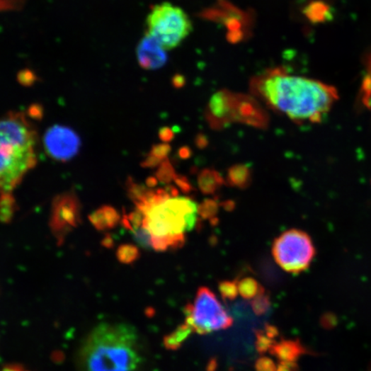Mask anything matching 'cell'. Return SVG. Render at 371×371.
Wrapping results in <instances>:
<instances>
[{"instance_id":"e0dca14e","label":"cell","mask_w":371,"mask_h":371,"mask_svg":"<svg viewBox=\"0 0 371 371\" xmlns=\"http://www.w3.org/2000/svg\"><path fill=\"white\" fill-rule=\"evenodd\" d=\"M219 205L217 200L207 199L198 205L197 213L204 219L213 220L219 212Z\"/></svg>"},{"instance_id":"277c9868","label":"cell","mask_w":371,"mask_h":371,"mask_svg":"<svg viewBox=\"0 0 371 371\" xmlns=\"http://www.w3.org/2000/svg\"><path fill=\"white\" fill-rule=\"evenodd\" d=\"M35 132L20 115L0 119V191L10 193L35 163Z\"/></svg>"},{"instance_id":"f1b7e54d","label":"cell","mask_w":371,"mask_h":371,"mask_svg":"<svg viewBox=\"0 0 371 371\" xmlns=\"http://www.w3.org/2000/svg\"><path fill=\"white\" fill-rule=\"evenodd\" d=\"M276 371H297V363L281 361Z\"/></svg>"},{"instance_id":"f546056e","label":"cell","mask_w":371,"mask_h":371,"mask_svg":"<svg viewBox=\"0 0 371 371\" xmlns=\"http://www.w3.org/2000/svg\"><path fill=\"white\" fill-rule=\"evenodd\" d=\"M163 161L159 159H156V156L150 155L148 156V159L145 160L144 166L145 167H156L159 166L162 164Z\"/></svg>"},{"instance_id":"ac0fdd59","label":"cell","mask_w":371,"mask_h":371,"mask_svg":"<svg viewBox=\"0 0 371 371\" xmlns=\"http://www.w3.org/2000/svg\"><path fill=\"white\" fill-rule=\"evenodd\" d=\"M177 174L174 167L166 159L159 165V171L156 173V179L163 183H169L175 181Z\"/></svg>"},{"instance_id":"52a82bcc","label":"cell","mask_w":371,"mask_h":371,"mask_svg":"<svg viewBox=\"0 0 371 371\" xmlns=\"http://www.w3.org/2000/svg\"><path fill=\"white\" fill-rule=\"evenodd\" d=\"M273 256L285 272L298 274L309 268L316 256L312 238L300 229H292L276 238Z\"/></svg>"},{"instance_id":"d6a6232c","label":"cell","mask_w":371,"mask_h":371,"mask_svg":"<svg viewBox=\"0 0 371 371\" xmlns=\"http://www.w3.org/2000/svg\"><path fill=\"white\" fill-rule=\"evenodd\" d=\"M4 371H22L17 366H8Z\"/></svg>"},{"instance_id":"30bf717a","label":"cell","mask_w":371,"mask_h":371,"mask_svg":"<svg viewBox=\"0 0 371 371\" xmlns=\"http://www.w3.org/2000/svg\"><path fill=\"white\" fill-rule=\"evenodd\" d=\"M168 52L154 38L145 33L136 50L139 66L148 71L163 68L168 62Z\"/></svg>"},{"instance_id":"5bb4252c","label":"cell","mask_w":371,"mask_h":371,"mask_svg":"<svg viewBox=\"0 0 371 371\" xmlns=\"http://www.w3.org/2000/svg\"><path fill=\"white\" fill-rule=\"evenodd\" d=\"M252 181L251 171L245 164L233 165L228 169L227 183L232 187L245 189Z\"/></svg>"},{"instance_id":"6da1fadb","label":"cell","mask_w":371,"mask_h":371,"mask_svg":"<svg viewBox=\"0 0 371 371\" xmlns=\"http://www.w3.org/2000/svg\"><path fill=\"white\" fill-rule=\"evenodd\" d=\"M249 89L270 110L297 124L321 122L338 98L336 88L290 74L282 67L271 68L253 76Z\"/></svg>"},{"instance_id":"603a6c76","label":"cell","mask_w":371,"mask_h":371,"mask_svg":"<svg viewBox=\"0 0 371 371\" xmlns=\"http://www.w3.org/2000/svg\"><path fill=\"white\" fill-rule=\"evenodd\" d=\"M13 200L5 193L0 200V219L9 220L12 216V207H13Z\"/></svg>"},{"instance_id":"484cf974","label":"cell","mask_w":371,"mask_h":371,"mask_svg":"<svg viewBox=\"0 0 371 371\" xmlns=\"http://www.w3.org/2000/svg\"><path fill=\"white\" fill-rule=\"evenodd\" d=\"M256 369L257 371H276L277 367L272 360L263 357L256 362Z\"/></svg>"},{"instance_id":"cb8c5ba5","label":"cell","mask_w":371,"mask_h":371,"mask_svg":"<svg viewBox=\"0 0 371 371\" xmlns=\"http://www.w3.org/2000/svg\"><path fill=\"white\" fill-rule=\"evenodd\" d=\"M256 348L258 352L264 353L272 348L274 343L273 338H270L267 333L262 332L256 333Z\"/></svg>"},{"instance_id":"4fadbf2b","label":"cell","mask_w":371,"mask_h":371,"mask_svg":"<svg viewBox=\"0 0 371 371\" xmlns=\"http://www.w3.org/2000/svg\"><path fill=\"white\" fill-rule=\"evenodd\" d=\"M198 186L205 195H215L225 184V181L219 172L212 169H205L198 176Z\"/></svg>"},{"instance_id":"ffe728a7","label":"cell","mask_w":371,"mask_h":371,"mask_svg":"<svg viewBox=\"0 0 371 371\" xmlns=\"http://www.w3.org/2000/svg\"><path fill=\"white\" fill-rule=\"evenodd\" d=\"M96 227H106L111 225L116 221V213L111 212V209H103L95 215V219L92 220Z\"/></svg>"},{"instance_id":"8992f818","label":"cell","mask_w":371,"mask_h":371,"mask_svg":"<svg viewBox=\"0 0 371 371\" xmlns=\"http://www.w3.org/2000/svg\"><path fill=\"white\" fill-rule=\"evenodd\" d=\"M185 314V324L200 336L228 329L233 325L232 317L207 287L198 290L195 300L187 305Z\"/></svg>"},{"instance_id":"5b68a950","label":"cell","mask_w":371,"mask_h":371,"mask_svg":"<svg viewBox=\"0 0 371 371\" xmlns=\"http://www.w3.org/2000/svg\"><path fill=\"white\" fill-rule=\"evenodd\" d=\"M145 25V34L154 38L168 52L181 46L193 30L192 20L187 12L171 2L153 6Z\"/></svg>"},{"instance_id":"4316f807","label":"cell","mask_w":371,"mask_h":371,"mask_svg":"<svg viewBox=\"0 0 371 371\" xmlns=\"http://www.w3.org/2000/svg\"><path fill=\"white\" fill-rule=\"evenodd\" d=\"M174 181L183 193H188L193 190L191 184L185 176L177 175Z\"/></svg>"},{"instance_id":"8fae6325","label":"cell","mask_w":371,"mask_h":371,"mask_svg":"<svg viewBox=\"0 0 371 371\" xmlns=\"http://www.w3.org/2000/svg\"><path fill=\"white\" fill-rule=\"evenodd\" d=\"M76 217V201L70 197L62 198L55 209L54 227L56 231L74 227Z\"/></svg>"},{"instance_id":"7a4b0ae2","label":"cell","mask_w":371,"mask_h":371,"mask_svg":"<svg viewBox=\"0 0 371 371\" xmlns=\"http://www.w3.org/2000/svg\"><path fill=\"white\" fill-rule=\"evenodd\" d=\"M80 371H138L143 363L138 331L127 324H101L76 355Z\"/></svg>"},{"instance_id":"7402d4cb","label":"cell","mask_w":371,"mask_h":371,"mask_svg":"<svg viewBox=\"0 0 371 371\" xmlns=\"http://www.w3.org/2000/svg\"><path fill=\"white\" fill-rule=\"evenodd\" d=\"M270 301L265 292L258 295L256 298H253L252 302V309L257 316H261L268 312L269 308Z\"/></svg>"},{"instance_id":"ba28073f","label":"cell","mask_w":371,"mask_h":371,"mask_svg":"<svg viewBox=\"0 0 371 371\" xmlns=\"http://www.w3.org/2000/svg\"><path fill=\"white\" fill-rule=\"evenodd\" d=\"M44 147L52 159L67 161L74 157L79 151V137L72 129L63 126H54L44 135Z\"/></svg>"},{"instance_id":"d6986e66","label":"cell","mask_w":371,"mask_h":371,"mask_svg":"<svg viewBox=\"0 0 371 371\" xmlns=\"http://www.w3.org/2000/svg\"><path fill=\"white\" fill-rule=\"evenodd\" d=\"M117 256L120 262L125 264H130L138 260L139 252L138 248L132 245L122 246L117 252Z\"/></svg>"},{"instance_id":"d4e9b609","label":"cell","mask_w":371,"mask_h":371,"mask_svg":"<svg viewBox=\"0 0 371 371\" xmlns=\"http://www.w3.org/2000/svg\"><path fill=\"white\" fill-rule=\"evenodd\" d=\"M171 151V147L167 143L156 144L152 147L151 155L156 156V159L164 161L167 159V156Z\"/></svg>"},{"instance_id":"1f68e13d","label":"cell","mask_w":371,"mask_h":371,"mask_svg":"<svg viewBox=\"0 0 371 371\" xmlns=\"http://www.w3.org/2000/svg\"><path fill=\"white\" fill-rule=\"evenodd\" d=\"M192 155V152L190 149H189L188 147H184L183 148L180 149L179 151V156L183 159H189Z\"/></svg>"},{"instance_id":"83f0119b","label":"cell","mask_w":371,"mask_h":371,"mask_svg":"<svg viewBox=\"0 0 371 371\" xmlns=\"http://www.w3.org/2000/svg\"><path fill=\"white\" fill-rule=\"evenodd\" d=\"M175 132L173 129L169 127H163L160 129L159 137L161 140H163L164 143L169 142L174 139Z\"/></svg>"},{"instance_id":"3957f363","label":"cell","mask_w":371,"mask_h":371,"mask_svg":"<svg viewBox=\"0 0 371 371\" xmlns=\"http://www.w3.org/2000/svg\"><path fill=\"white\" fill-rule=\"evenodd\" d=\"M137 207L143 213L142 227L152 236V248L160 252L183 246L187 217L198 211L190 198L172 196L163 189L145 191Z\"/></svg>"},{"instance_id":"9a60e30c","label":"cell","mask_w":371,"mask_h":371,"mask_svg":"<svg viewBox=\"0 0 371 371\" xmlns=\"http://www.w3.org/2000/svg\"><path fill=\"white\" fill-rule=\"evenodd\" d=\"M192 333H193V330L188 324H183L179 326L174 332L165 336L164 340L165 348L168 350H178Z\"/></svg>"},{"instance_id":"9c48e42d","label":"cell","mask_w":371,"mask_h":371,"mask_svg":"<svg viewBox=\"0 0 371 371\" xmlns=\"http://www.w3.org/2000/svg\"><path fill=\"white\" fill-rule=\"evenodd\" d=\"M231 120L260 129L268 128L269 123L267 113L255 99L245 96L232 95Z\"/></svg>"},{"instance_id":"2e32d148","label":"cell","mask_w":371,"mask_h":371,"mask_svg":"<svg viewBox=\"0 0 371 371\" xmlns=\"http://www.w3.org/2000/svg\"><path fill=\"white\" fill-rule=\"evenodd\" d=\"M238 292L245 299H253L261 293L264 292L265 290L253 278H244L237 282Z\"/></svg>"},{"instance_id":"7c38bea8","label":"cell","mask_w":371,"mask_h":371,"mask_svg":"<svg viewBox=\"0 0 371 371\" xmlns=\"http://www.w3.org/2000/svg\"><path fill=\"white\" fill-rule=\"evenodd\" d=\"M269 352L281 361L296 362L304 353L305 350L298 341H283L274 343Z\"/></svg>"},{"instance_id":"4dcf8cb0","label":"cell","mask_w":371,"mask_h":371,"mask_svg":"<svg viewBox=\"0 0 371 371\" xmlns=\"http://www.w3.org/2000/svg\"><path fill=\"white\" fill-rule=\"evenodd\" d=\"M195 144L198 148L203 149L207 147L208 144L207 137L202 134L198 135L195 139Z\"/></svg>"},{"instance_id":"44dd1931","label":"cell","mask_w":371,"mask_h":371,"mask_svg":"<svg viewBox=\"0 0 371 371\" xmlns=\"http://www.w3.org/2000/svg\"><path fill=\"white\" fill-rule=\"evenodd\" d=\"M219 292L222 297L227 301L236 299L238 296V287L236 282L224 281L219 284Z\"/></svg>"}]
</instances>
